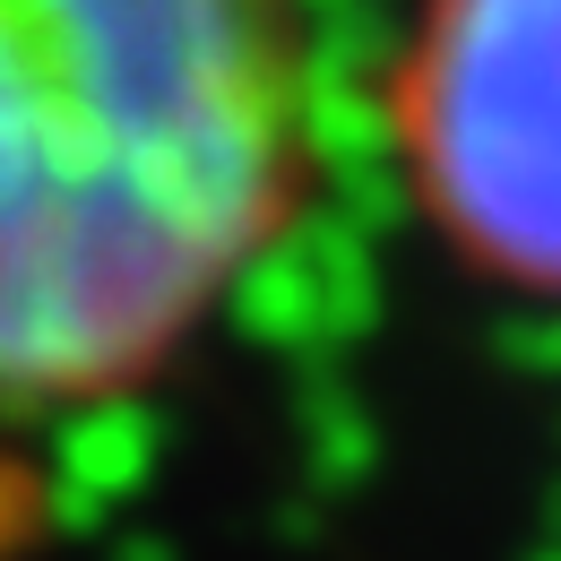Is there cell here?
Instances as JSON below:
<instances>
[{
  "instance_id": "6da1fadb",
  "label": "cell",
  "mask_w": 561,
  "mask_h": 561,
  "mask_svg": "<svg viewBox=\"0 0 561 561\" xmlns=\"http://www.w3.org/2000/svg\"><path fill=\"white\" fill-rule=\"evenodd\" d=\"M302 191V0H0V415L147 389Z\"/></svg>"
},
{
  "instance_id": "7a4b0ae2",
  "label": "cell",
  "mask_w": 561,
  "mask_h": 561,
  "mask_svg": "<svg viewBox=\"0 0 561 561\" xmlns=\"http://www.w3.org/2000/svg\"><path fill=\"white\" fill-rule=\"evenodd\" d=\"M423 225L527 302H561V0H423L389 70Z\"/></svg>"
}]
</instances>
